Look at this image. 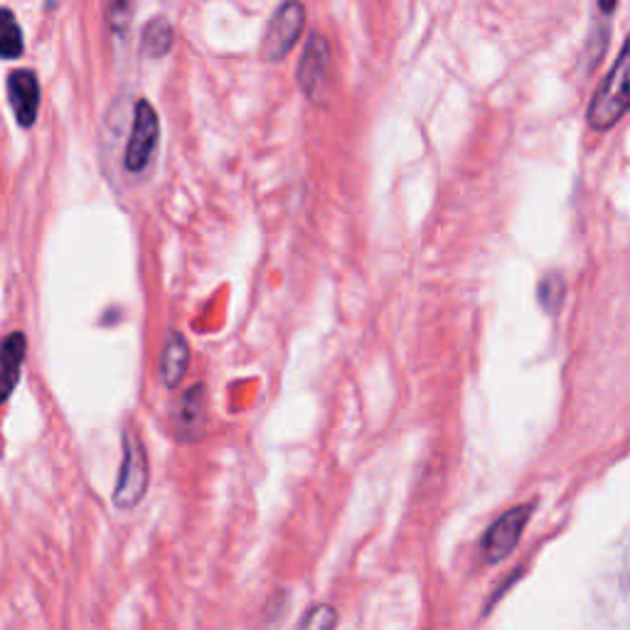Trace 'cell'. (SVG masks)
Segmentation results:
<instances>
[{"instance_id": "3957f363", "label": "cell", "mask_w": 630, "mask_h": 630, "mask_svg": "<svg viewBox=\"0 0 630 630\" xmlns=\"http://www.w3.org/2000/svg\"><path fill=\"white\" fill-rule=\"evenodd\" d=\"M158 140H160V122L156 108L146 99H140L134 108V126L124 154L126 170L134 172V176L146 172L150 168V162H154Z\"/></svg>"}, {"instance_id": "30bf717a", "label": "cell", "mask_w": 630, "mask_h": 630, "mask_svg": "<svg viewBox=\"0 0 630 630\" xmlns=\"http://www.w3.org/2000/svg\"><path fill=\"white\" fill-rule=\"evenodd\" d=\"M190 367V345L185 340V335L178 330H170L166 343H162L160 355V377L162 385L168 389H176L180 385L182 375Z\"/></svg>"}, {"instance_id": "5b68a950", "label": "cell", "mask_w": 630, "mask_h": 630, "mask_svg": "<svg viewBox=\"0 0 630 630\" xmlns=\"http://www.w3.org/2000/svg\"><path fill=\"white\" fill-rule=\"evenodd\" d=\"M532 510H535V505L532 503L510 507L507 513L500 515L495 523L487 527L485 537H483L485 561L497 564V561L507 559L510 554L515 552V547L519 545V539H523V532L529 523V517H532Z\"/></svg>"}, {"instance_id": "6da1fadb", "label": "cell", "mask_w": 630, "mask_h": 630, "mask_svg": "<svg viewBox=\"0 0 630 630\" xmlns=\"http://www.w3.org/2000/svg\"><path fill=\"white\" fill-rule=\"evenodd\" d=\"M628 112V45H623L621 54L613 64V70L608 72V77L599 86V92L594 94L586 112V122L594 132H608L613 128Z\"/></svg>"}, {"instance_id": "2e32d148", "label": "cell", "mask_w": 630, "mask_h": 630, "mask_svg": "<svg viewBox=\"0 0 630 630\" xmlns=\"http://www.w3.org/2000/svg\"><path fill=\"white\" fill-rule=\"evenodd\" d=\"M340 621L338 611H335L333 606H313L311 611L301 618V628H315V630H325V628H335Z\"/></svg>"}, {"instance_id": "8992f818", "label": "cell", "mask_w": 630, "mask_h": 630, "mask_svg": "<svg viewBox=\"0 0 630 630\" xmlns=\"http://www.w3.org/2000/svg\"><path fill=\"white\" fill-rule=\"evenodd\" d=\"M208 427V387L192 385L172 409V433L180 443H195L202 439Z\"/></svg>"}, {"instance_id": "52a82bcc", "label": "cell", "mask_w": 630, "mask_h": 630, "mask_svg": "<svg viewBox=\"0 0 630 630\" xmlns=\"http://www.w3.org/2000/svg\"><path fill=\"white\" fill-rule=\"evenodd\" d=\"M328 67H330V45L321 32H313L306 42V50H303V57L298 64V86L301 92L308 96L311 102L321 99L323 84L325 77H328Z\"/></svg>"}, {"instance_id": "8fae6325", "label": "cell", "mask_w": 630, "mask_h": 630, "mask_svg": "<svg viewBox=\"0 0 630 630\" xmlns=\"http://www.w3.org/2000/svg\"><path fill=\"white\" fill-rule=\"evenodd\" d=\"M618 0H599V20H596L591 28L589 42L584 48V67L586 72H594L599 67V62L603 60L606 48H608V38H611V25H608V18H613Z\"/></svg>"}, {"instance_id": "277c9868", "label": "cell", "mask_w": 630, "mask_h": 630, "mask_svg": "<svg viewBox=\"0 0 630 630\" xmlns=\"http://www.w3.org/2000/svg\"><path fill=\"white\" fill-rule=\"evenodd\" d=\"M303 28H306V8L298 0H286L269 20L262 42V57L266 62L286 60L291 50L296 48Z\"/></svg>"}, {"instance_id": "5bb4252c", "label": "cell", "mask_w": 630, "mask_h": 630, "mask_svg": "<svg viewBox=\"0 0 630 630\" xmlns=\"http://www.w3.org/2000/svg\"><path fill=\"white\" fill-rule=\"evenodd\" d=\"M537 296H539L542 311H545L547 315H557L564 306V301H567V279L557 274V271H554V274H547L545 279H542Z\"/></svg>"}, {"instance_id": "4fadbf2b", "label": "cell", "mask_w": 630, "mask_h": 630, "mask_svg": "<svg viewBox=\"0 0 630 630\" xmlns=\"http://www.w3.org/2000/svg\"><path fill=\"white\" fill-rule=\"evenodd\" d=\"M172 40H176V35H172V25L166 18L158 15L146 25L144 42H140V45H144V52L148 54V57L158 60V57H166V54L170 52Z\"/></svg>"}, {"instance_id": "7a4b0ae2", "label": "cell", "mask_w": 630, "mask_h": 630, "mask_svg": "<svg viewBox=\"0 0 630 630\" xmlns=\"http://www.w3.org/2000/svg\"><path fill=\"white\" fill-rule=\"evenodd\" d=\"M148 455L146 447L134 429L124 433V463L114 487V505L118 510H134L148 491Z\"/></svg>"}, {"instance_id": "9a60e30c", "label": "cell", "mask_w": 630, "mask_h": 630, "mask_svg": "<svg viewBox=\"0 0 630 630\" xmlns=\"http://www.w3.org/2000/svg\"><path fill=\"white\" fill-rule=\"evenodd\" d=\"M106 20L114 35H126L134 20V0H106Z\"/></svg>"}, {"instance_id": "7c38bea8", "label": "cell", "mask_w": 630, "mask_h": 630, "mask_svg": "<svg viewBox=\"0 0 630 630\" xmlns=\"http://www.w3.org/2000/svg\"><path fill=\"white\" fill-rule=\"evenodd\" d=\"M25 50L23 30L18 25V18L10 8H0V57L18 60Z\"/></svg>"}, {"instance_id": "9c48e42d", "label": "cell", "mask_w": 630, "mask_h": 630, "mask_svg": "<svg viewBox=\"0 0 630 630\" xmlns=\"http://www.w3.org/2000/svg\"><path fill=\"white\" fill-rule=\"evenodd\" d=\"M28 350V340L23 333L8 335L0 345V405H6L13 395V389L20 379V367H23Z\"/></svg>"}, {"instance_id": "ba28073f", "label": "cell", "mask_w": 630, "mask_h": 630, "mask_svg": "<svg viewBox=\"0 0 630 630\" xmlns=\"http://www.w3.org/2000/svg\"><path fill=\"white\" fill-rule=\"evenodd\" d=\"M8 102L18 124L23 128L35 126L40 112V82L38 74L30 70H15L8 77Z\"/></svg>"}]
</instances>
